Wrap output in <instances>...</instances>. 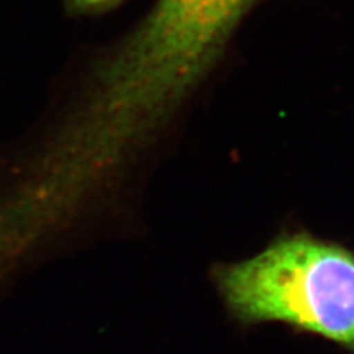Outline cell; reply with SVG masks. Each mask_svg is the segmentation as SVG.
I'll list each match as a JSON object with an SVG mask.
<instances>
[{
	"label": "cell",
	"mask_w": 354,
	"mask_h": 354,
	"mask_svg": "<svg viewBox=\"0 0 354 354\" xmlns=\"http://www.w3.org/2000/svg\"><path fill=\"white\" fill-rule=\"evenodd\" d=\"M256 0H158L129 36L74 66L95 123L124 145L157 149Z\"/></svg>",
	"instance_id": "6da1fadb"
},
{
	"label": "cell",
	"mask_w": 354,
	"mask_h": 354,
	"mask_svg": "<svg viewBox=\"0 0 354 354\" xmlns=\"http://www.w3.org/2000/svg\"><path fill=\"white\" fill-rule=\"evenodd\" d=\"M229 310L247 324L282 322L354 350V252L308 234L276 238L214 273Z\"/></svg>",
	"instance_id": "7a4b0ae2"
},
{
	"label": "cell",
	"mask_w": 354,
	"mask_h": 354,
	"mask_svg": "<svg viewBox=\"0 0 354 354\" xmlns=\"http://www.w3.org/2000/svg\"><path fill=\"white\" fill-rule=\"evenodd\" d=\"M105 2H109V0H74L75 5H79L82 8H92V6H99Z\"/></svg>",
	"instance_id": "3957f363"
}]
</instances>
